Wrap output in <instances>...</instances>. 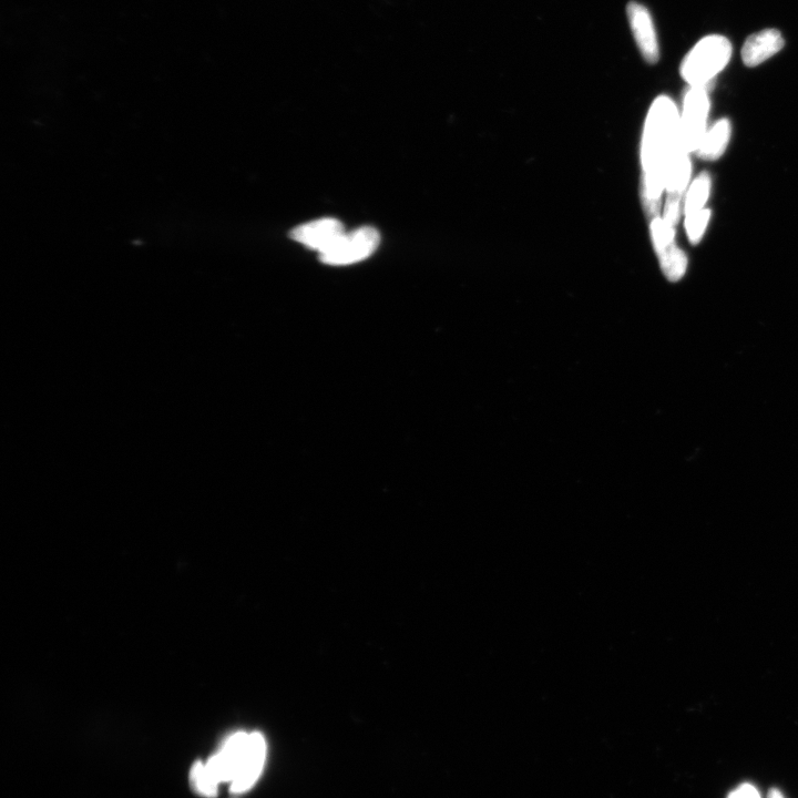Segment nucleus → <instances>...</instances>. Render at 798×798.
Instances as JSON below:
<instances>
[{"instance_id": "nucleus-8", "label": "nucleus", "mask_w": 798, "mask_h": 798, "mask_svg": "<svg viewBox=\"0 0 798 798\" xmlns=\"http://www.w3.org/2000/svg\"><path fill=\"white\" fill-rule=\"evenodd\" d=\"M343 224L325 218L300 225L291 232V238L320 254L331 249L345 233Z\"/></svg>"}, {"instance_id": "nucleus-4", "label": "nucleus", "mask_w": 798, "mask_h": 798, "mask_svg": "<svg viewBox=\"0 0 798 798\" xmlns=\"http://www.w3.org/2000/svg\"><path fill=\"white\" fill-rule=\"evenodd\" d=\"M381 235L372 227L345 232L333 247L320 254V260L329 265H350L364 261L380 247Z\"/></svg>"}, {"instance_id": "nucleus-11", "label": "nucleus", "mask_w": 798, "mask_h": 798, "mask_svg": "<svg viewBox=\"0 0 798 798\" xmlns=\"http://www.w3.org/2000/svg\"><path fill=\"white\" fill-rule=\"evenodd\" d=\"M731 124L728 119H722L705 133L698 155L705 160L719 159L729 145L731 138Z\"/></svg>"}, {"instance_id": "nucleus-16", "label": "nucleus", "mask_w": 798, "mask_h": 798, "mask_svg": "<svg viewBox=\"0 0 798 798\" xmlns=\"http://www.w3.org/2000/svg\"><path fill=\"white\" fill-rule=\"evenodd\" d=\"M770 798H784V797L779 791H773L770 795Z\"/></svg>"}, {"instance_id": "nucleus-7", "label": "nucleus", "mask_w": 798, "mask_h": 798, "mask_svg": "<svg viewBox=\"0 0 798 798\" xmlns=\"http://www.w3.org/2000/svg\"><path fill=\"white\" fill-rule=\"evenodd\" d=\"M250 734L238 732L230 736L222 749L206 763L209 772L220 783H232L247 751Z\"/></svg>"}, {"instance_id": "nucleus-9", "label": "nucleus", "mask_w": 798, "mask_h": 798, "mask_svg": "<svg viewBox=\"0 0 798 798\" xmlns=\"http://www.w3.org/2000/svg\"><path fill=\"white\" fill-rule=\"evenodd\" d=\"M265 757L266 743L263 735L259 732L251 733L240 769L231 783L232 793L242 794L252 789L263 771Z\"/></svg>"}, {"instance_id": "nucleus-10", "label": "nucleus", "mask_w": 798, "mask_h": 798, "mask_svg": "<svg viewBox=\"0 0 798 798\" xmlns=\"http://www.w3.org/2000/svg\"><path fill=\"white\" fill-rule=\"evenodd\" d=\"M785 45L782 34L779 30L766 29L756 33L746 39L742 49V59L748 67L759 66L767 59H770Z\"/></svg>"}, {"instance_id": "nucleus-5", "label": "nucleus", "mask_w": 798, "mask_h": 798, "mask_svg": "<svg viewBox=\"0 0 798 798\" xmlns=\"http://www.w3.org/2000/svg\"><path fill=\"white\" fill-rule=\"evenodd\" d=\"M651 238L661 269L670 282L680 281L688 269V258L675 242V230L662 217L651 221Z\"/></svg>"}, {"instance_id": "nucleus-12", "label": "nucleus", "mask_w": 798, "mask_h": 798, "mask_svg": "<svg viewBox=\"0 0 798 798\" xmlns=\"http://www.w3.org/2000/svg\"><path fill=\"white\" fill-rule=\"evenodd\" d=\"M711 191V177L709 173L703 172L692 182L684 201L685 217L690 214L700 212L704 209Z\"/></svg>"}, {"instance_id": "nucleus-3", "label": "nucleus", "mask_w": 798, "mask_h": 798, "mask_svg": "<svg viewBox=\"0 0 798 798\" xmlns=\"http://www.w3.org/2000/svg\"><path fill=\"white\" fill-rule=\"evenodd\" d=\"M710 111L709 87L690 86L683 100L681 141L687 152H697L705 133Z\"/></svg>"}, {"instance_id": "nucleus-13", "label": "nucleus", "mask_w": 798, "mask_h": 798, "mask_svg": "<svg viewBox=\"0 0 798 798\" xmlns=\"http://www.w3.org/2000/svg\"><path fill=\"white\" fill-rule=\"evenodd\" d=\"M190 784L194 792L202 797L214 798L218 795L219 783L209 772L206 763H194L190 771Z\"/></svg>"}, {"instance_id": "nucleus-2", "label": "nucleus", "mask_w": 798, "mask_h": 798, "mask_svg": "<svg viewBox=\"0 0 798 798\" xmlns=\"http://www.w3.org/2000/svg\"><path fill=\"white\" fill-rule=\"evenodd\" d=\"M732 45L723 36H708L700 40L681 64V76L690 86L709 87L716 76L729 64Z\"/></svg>"}, {"instance_id": "nucleus-15", "label": "nucleus", "mask_w": 798, "mask_h": 798, "mask_svg": "<svg viewBox=\"0 0 798 798\" xmlns=\"http://www.w3.org/2000/svg\"><path fill=\"white\" fill-rule=\"evenodd\" d=\"M729 798H761V795L753 785L744 784L735 790Z\"/></svg>"}, {"instance_id": "nucleus-1", "label": "nucleus", "mask_w": 798, "mask_h": 798, "mask_svg": "<svg viewBox=\"0 0 798 798\" xmlns=\"http://www.w3.org/2000/svg\"><path fill=\"white\" fill-rule=\"evenodd\" d=\"M682 150L685 149L681 141L678 107L670 97L660 96L649 109L640 152L643 173L641 199L644 210L652 219L659 217L668 173Z\"/></svg>"}, {"instance_id": "nucleus-14", "label": "nucleus", "mask_w": 798, "mask_h": 798, "mask_svg": "<svg viewBox=\"0 0 798 798\" xmlns=\"http://www.w3.org/2000/svg\"><path fill=\"white\" fill-rule=\"evenodd\" d=\"M710 218L711 211L705 209L685 217V229H687L688 237L692 244H697L701 241L705 230H707Z\"/></svg>"}, {"instance_id": "nucleus-6", "label": "nucleus", "mask_w": 798, "mask_h": 798, "mask_svg": "<svg viewBox=\"0 0 798 798\" xmlns=\"http://www.w3.org/2000/svg\"><path fill=\"white\" fill-rule=\"evenodd\" d=\"M627 17L634 40L644 60L649 64H657L660 48L656 27L647 7L631 2L627 6Z\"/></svg>"}]
</instances>
